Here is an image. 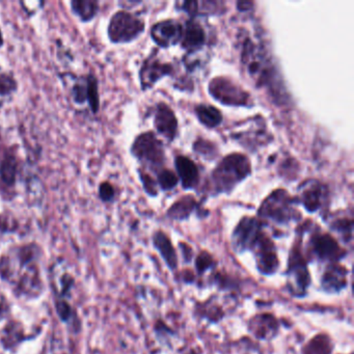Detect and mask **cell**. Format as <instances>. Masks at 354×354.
<instances>
[{
	"instance_id": "39",
	"label": "cell",
	"mask_w": 354,
	"mask_h": 354,
	"mask_svg": "<svg viewBox=\"0 0 354 354\" xmlns=\"http://www.w3.org/2000/svg\"><path fill=\"white\" fill-rule=\"evenodd\" d=\"M179 250L182 254L181 256L184 261L183 263H185V264H189V263H192V261L194 260V257L196 256H194V250H192V248L189 244L181 242V243H179Z\"/></svg>"
},
{
	"instance_id": "21",
	"label": "cell",
	"mask_w": 354,
	"mask_h": 354,
	"mask_svg": "<svg viewBox=\"0 0 354 354\" xmlns=\"http://www.w3.org/2000/svg\"><path fill=\"white\" fill-rule=\"evenodd\" d=\"M18 161L17 155L13 150H8L0 158V183L7 189H14L17 183Z\"/></svg>"
},
{
	"instance_id": "33",
	"label": "cell",
	"mask_w": 354,
	"mask_h": 354,
	"mask_svg": "<svg viewBox=\"0 0 354 354\" xmlns=\"http://www.w3.org/2000/svg\"><path fill=\"white\" fill-rule=\"evenodd\" d=\"M178 182H179V179L177 176L169 169H163L157 176V184L160 186L163 192L174 189L178 185Z\"/></svg>"
},
{
	"instance_id": "38",
	"label": "cell",
	"mask_w": 354,
	"mask_h": 354,
	"mask_svg": "<svg viewBox=\"0 0 354 354\" xmlns=\"http://www.w3.org/2000/svg\"><path fill=\"white\" fill-rule=\"evenodd\" d=\"M155 333H156L157 339L160 342L169 341L175 333L171 330V327L167 326L165 322L162 321H157L154 326Z\"/></svg>"
},
{
	"instance_id": "6",
	"label": "cell",
	"mask_w": 354,
	"mask_h": 354,
	"mask_svg": "<svg viewBox=\"0 0 354 354\" xmlns=\"http://www.w3.org/2000/svg\"><path fill=\"white\" fill-rule=\"evenodd\" d=\"M144 30V20L130 12L122 10L113 14L111 18L107 34L113 44H125L136 40Z\"/></svg>"
},
{
	"instance_id": "1",
	"label": "cell",
	"mask_w": 354,
	"mask_h": 354,
	"mask_svg": "<svg viewBox=\"0 0 354 354\" xmlns=\"http://www.w3.org/2000/svg\"><path fill=\"white\" fill-rule=\"evenodd\" d=\"M242 59L248 74L254 78L257 84L267 86L272 91L275 100L286 98L285 88L279 80L277 68L273 66L270 55L262 47L257 46L252 40L248 39L244 43Z\"/></svg>"
},
{
	"instance_id": "44",
	"label": "cell",
	"mask_w": 354,
	"mask_h": 354,
	"mask_svg": "<svg viewBox=\"0 0 354 354\" xmlns=\"http://www.w3.org/2000/svg\"><path fill=\"white\" fill-rule=\"evenodd\" d=\"M350 354H353V353H350Z\"/></svg>"
},
{
	"instance_id": "10",
	"label": "cell",
	"mask_w": 354,
	"mask_h": 354,
	"mask_svg": "<svg viewBox=\"0 0 354 354\" xmlns=\"http://www.w3.org/2000/svg\"><path fill=\"white\" fill-rule=\"evenodd\" d=\"M250 252L254 254V266L261 275L270 277L277 274L281 267V259L274 241L265 232Z\"/></svg>"
},
{
	"instance_id": "22",
	"label": "cell",
	"mask_w": 354,
	"mask_h": 354,
	"mask_svg": "<svg viewBox=\"0 0 354 354\" xmlns=\"http://www.w3.org/2000/svg\"><path fill=\"white\" fill-rule=\"evenodd\" d=\"M176 169L185 189H192L200 182V171L194 161L185 156H178L175 160Z\"/></svg>"
},
{
	"instance_id": "8",
	"label": "cell",
	"mask_w": 354,
	"mask_h": 354,
	"mask_svg": "<svg viewBox=\"0 0 354 354\" xmlns=\"http://www.w3.org/2000/svg\"><path fill=\"white\" fill-rule=\"evenodd\" d=\"M264 233V223L252 216H244L231 235V248L236 254L252 252L256 242Z\"/></svg>"
},
{
	"instance_id": "32",
	"label": "cell",
	"mask_w": 354,
	"mask_h": 354,
	"mask_svg": "<svg viewBox=\"0 0 354 354\" xmlns=\"http://www.w3.org/2000/svg\"><path fill=\"white\" fill-rule=\"evenodd\" d=\"M18 82L12 74L0 72V97H10L17 92Z\"/></svg>"
},
{
	"instance_id": "30",
	"label": "cell",
	"mask_w": 354,
	"mask_h": 354,
	"mask_svg": "<svg viewBox=\"0 0 354 354\" xmlns=\"http://www.w3.org/2000/svg\"><path fill=\"white\" fill-rule=\"evenodd\" d=\"M330 230L339 235L342 241L350 243L352 241V233H353V221L348 217H339L331 221Z\"/></svg>"
},
{
	"instance_id": "7",
	"label": "cell",
	"mask_w": 354,
	"mask_h": 354,
	"mask_svg": "<svg viewBox=\"0 0 354 354\" xmlns=\"http://www.w3.org/2000/svg\"><path fill=\"white\" fill-rule=\"evenodd\" d=\"M131 154L142 165L158 171L165 161V148L162 142L153 132L140 134L132 144Z\"/></svg>"
},
{
	"instance_id": "27",
	"label": "cell",
	"mask_w": 354,
	"mask_h": 354,
	"mask_svg": "<svg viewBox=\"0 0 354 354\" xmlns=\"http://www.w3.org/2000/svg\"><path fill=\"white\" fill-rule=\"evenodd\" d=\"M70 6L72 13L84 24L92 21L99 12V3L95 0H73Z\"/></svg>"
},
{
	"instance_id": "43",
	"label": "cell",
	"mask_w": 354,
	"mask_h": 354,
	"mask_svg": "<svg viewBox=\"0 0 354 354\" xmlns=\"http://www.w3.org/2000/svg\"><path fill=\"white\" fill-rule=\"evenodd\" d=\"M3 43H5V39H3V30L0 28V48L3 46Z\"/></svg>"
},
{
	"instance_id": "4",
	"label": "cell",
	"mask_w": 354,
	"mask_h": 354,
	"mask_svg": "<svg viewBox=\"0 0 354 354\" xmlns=\"http://www.w3.org/2000/svg\"><path fill=\"white\" fill-rule=\"evenodd\" d=\"M295 201L286 190H274L268 198H265L258 211L261 221H270L277 225H288L301 217L294 208Z\"/></svg>"
},
{
	"instance_id": "13",
	"label": "cell",
	"mask_w": 354,
	"mask_h": 354,
	"mask_svg": "<svg viewBox=\"0 0 354 354\" xmlns=\"http://www.w3.org/2000/svg\"><path fill=\"white\" fill-rule=\"evenodd\" d=\"M248 333L259 341L270 342L279 335V320L271 313H259L246 323Z\"/></svg>"
},
{
	"instance_id": "18",
	"label": "cell",
	"mask_w": 354,
	"mask_h": 354,
	"mask_svg": "<svg viewBox=\"0 0 354 354\" xmlns=\"http://www.w3.org/2000/svg\"><path fill=\"white\" fill-rule=\"evenodd\" d=\"M300 203L308 213L320 210L325 198V187L316 180H310L302 184L299 188Z\"/></svg>"
},
{
	"instance_id": "17",
	"label": "cell",
	"mask_w": 354,
	"mask_h": 354,
	"mask_svg": "<svg viewBox=\"0 0 354 354\" xmlns=\"http://www.w3.org/2000/svg\"><path fill=\"white\" fill-rule=\"evenodd\" d=\"M154 124L159 134L165 136L169 142L175 140L178 132V120L169 105L165 103L157 104Z\"/></svg>"
},
{
	"instance_id": "37",
	"label": "cell",
	"mask_w": 354,
	"mask_h": 354,
	"mask_svg": "<svg viewBox=\"0 0 354 354\" xmlns=\"http://www.w3.org/2000/svg\"><path fill=\"white\" fill-rule=\"evenodd\" d=\"M98 194L99 198H100V200L102 201V202H113L115 198V187L111 185V182H102V183L99 185Z\"/></svg>"
},
{
	"instance_id": "28",
	"label": "cell",
	"mask_w": 354,
	"mask_h": 354,
	"mask_svg": "<svg viewBox=\"0 0 354 354\" xmlns=\"http://www.w3.org/2000/svg\"><path fill=\"white\" fill-rule=\"evenodd\" d=\"M198 121L208 128H215L223 122V115L216 107L200 104L196 107Z\"/></svg>"
},
{
	"instance_id": "3",
	"label": "cell",
	"mask_w": 354,
	"mask_h": 354,
	"mask_svg": "<svg viewBox=\"0 0 354 354\" xmlns=\"http://www.w3.org/2000/svg\"><path fill=\"white\" fill-rule=\"evenodd\" d=\"M301 245L300 240H295L290 250L286 269V287L288 293L298 299L308 295L312 285V275Z\"/></svg>"
},
{
	"instance_id": "23",
	"label": "cell",
	"mask_w": 354,
	"mask_h": 354,
	"mask_svg": "<svg viewBox=\"0 0 354 354\" xmlns=\"http://www.w3.org/2000/svg\"><path fill=\"white\" fill-rule=\"evenodd\" d=\"M28 339L26 337V330L21 322L17 320H9L1 330L0 343L5 348V350L11 351L15 349L20 344Z\"/></svg>"
},
{
	"instance_id": "20",
	"label": "cell",
	"mask_w": 354,
	"mask_h": 354,
	"mask_svg": "<svg viewBox=\"0 0 354 354\" xmlns=\"http://www.w3.org/2000/svg\"><path fill=\"white\" fill-rule=\"evenodd\" d=\"M194 313L196 318L207 321L210 324H217L227 316L223 306L215 296H211L205 301L196 302Z\"/></svg>"
},
{
	"instance_id": "2",
	"label": "cell",
	"mask_w": 354,
	"mask_h": 354,
	"mask_svg": "<svg viewBox=\"0 0 354 354\" xmlns=\"http://www.w3.org/2000/svg\"><path fill=\"white\" fill-rule=\"evenodd\" d=\"M252 173V165L245 155L240 153L225 156L211 174L215 194H229Z\"/></svg>"
},
{
	"instance_id": "12",
	"label": "cell",
	"mask_w": 354,
	"mask_h": 354,
	"mask_svg": "<svg viewBox=\"0 0 354 354\" xmlns=\"http://www.w3.org/2000/svg\"><path fill=\"white\" fill-rule=\"evenodd\" d=\"M350 271L341 263L325 265L320 277V288L324 293L337 295L349 285Z\"/></svg>"
},
{
	"instance_id": "29",
	"label": "cell",
	"mask_w": 354,
	"mask_h": 354,
	"mask_svg": "<svg viewBox=\"0 0 354 354\" xmlns=\"http://www.w3.org/2000/svg\"><path fill=\"white\" fill-rule=\"evenodd\" d=\"M194 273L196 277H202L203 275L206 274L209 271L216 270L217 261L215 260L214 257L207 252V250H202L194 257Z\"/></svg>"
},
{
	"instance_id": "42",
	"label": "cell",
	"mask_w": 354,
	"mask_h": 354,
	"mask_svg": "<svg viewBox=\"0 0 354 354\" xmlns=\"http://www.w3.org/2000/svg\"><path fill=\"white\" fill-rule=\"evenodd\" d=\"M252 5H254V3H250V1H239V3H237V8L240 11L245 12L250 10L248 7H252Z\"/></svg>"
},
{
	"instance_id": "26",
	"label": "cell",
	"mask_w": 354,
	"mask_h": 354,
	"mask_svg": "<svg viewBox=\"0 0 354 354\" xmlns=\"http://www.w3.org/2000/svg\"><path fill=\"white\" fill-rule=\"evenodd\" d=\"M196 207H198V203L194 200V196H185L171 205V208L167 210V216L174 221H185L189 218Z\"/></svg>"
},
{
	"instance_id": "24",
	"label": "cell",
	"mask_w": 354,
	"mask_h": 354,
	"mask_svg": "<svg viewBox=\"0 0 354 354\" xmlns=\"http://www.w3.org/2000/svg\"><path fill=\"white\" fill-rule=\"evenodd\" d=\"M181 41L182 47L186 50L190 51V53L198 50L204 46L205 41H206L204 28L198 22L190 20L183 30V37H182Z\"/></svg>"
},
{
	"instance_id": "31",
	"label": "cell",
	"mask_w": 354,
	"mask_h": 354,
	"mask_svg": "<svg viewBox=\"0 0 354 354\" xmlns=\"http://www.w3.org/2000/svg\"><path fill=\"white\" fill-rule=\"evenodd\" d=\"M55 310H57L59 320L62 322L66 323V324H70V323L73 322L74 326L76 327V321L80 322V320H76L75 310L72 308L71 304L66 300V298L59 297L55 300Z\"/></svg>"
},
{
	"instance_id": "5",
	"label": "cell",
	"mask_w": 354,
	"mask_h": 354,
	"mask_svg": "<svg viewBox=\"0 0 354 354\" xmlns=\"http://www.w3.org/2000/svg\"><path fill=\"white\" fill-rule=\"evenodd\" d=\"M306 260L310 263H341L347 257V250L337 241L335 236L324 232H315L310 236L306 248Z\"/></svg>"
},
{
	"instance_id": "14",
	"label": "cell",
	"mask_w": 354,
	"mask_h": 354,
	"mask_svg": "<svg viewBox=\"0 0 354 354\" xmlns=\"http://www.w3.org/2000/svg\"><path fill=\"white\" fill-rule=\"evenodd\" d=\"M183 26L176 20L167 19L158 22L151 30V37L160 47L174 46L182 40Z\"/></svg>"
},
{
	"instance_id": "15",
	"label": "cell",
	"mask_w": 354,
	"mask_h": 354,
	"mask_svg": "<svg viewBox=\"0 0 354 354\" xmlns=\"http://www.w3.org/2000/svg\"><path fill=\"white\" fill-rule=\"evenodd\" d=\"M15 293L17 296L35 298L40 296L44 289L38 265L30 267L19 274L15 281Z\"/></svg>"
},
{
	"instance_id": "9",
	"label": "cell",
	"mask_w": 354,
	"mask_h": 354,
	"mask_svg": "<svg viewBox=\"0 0 354 354\" xmlns=\"http://www.w3.org/2000/svg\"><path fill=\"white\" fill-rule=\"evenodd\" d=\"M211 96L227 106H252L250 94L227 77H215L209 84Z\"/></svg>"
},
{
	"instance_id": "16",
	"label": "cell",
	"mask_w": 354,
	"mask_h": 354,
	"mask_svg": "<svg viewBox=\"0 0 354 354\" xmlns=\"http://www.w3.org/2000/svg\"><path fill=\"white\" fill-rule=\"evenodd\" d=\"M173 71V66L159 61L157 57H149L142 64L140 70V80L144 91L152 88L157 82L169 75Z\"/></svg>"
},
{
	"instance_id": "41",
	"label": "cell",
	"mask_w": 354,
	"mask_h": 354,
	"mask_svg": "<svg viewBox=\"0 0 354 354\" xmlns=\"http://www.w3.org/2000/svg\"><path fill=\"white\" fill-rule=\"evenodd\" d=\"M196 273L190 271V269H185L182 273L181 279L186 285H192L196 281Z\"/></svg>"
},
{
	"instance_id": "19",
	"label": "cell",
	"mask_w": 354,
	"mask_h": 354,
	"mask_svg": "<svg viewBox=\"0 0 354 354\" xmlns=\"http://www.w3.org/2000/svg\"><path fill=\"white\" fill-rule=\"evenodd\" d=\"M152 242L167 268L171 271L177 270L179 267V256L171 238L165 232L156 231L153 234Z\"/></svg>"
},
{
	"instance_id": "11",
	"label": "cell",
	"mask_w": 354,
	"mask_h": 354,
	"mask_svg": "<svg viewBox=\"0 0 354 354\" xmlns=\"http://www.w3.org/2000/svg\"><path fill=\"white\" fill-rule=\"evenodd\" d=\"M71 96L76 104L88 103L92 113L96 115L100 109L98 78L90 73L76 80L72 86Z\"/></svg>"
},
{
	"instance_id": "40",
	"label": "cell",
	"mask_w": 354,
	"mask_h": 354,
	"mask_svg": "<svg viewBox=\"0 0 354 354\" xmlns=\"http://www.w3.org/2000/svg\"><path fill=\"white\" fill-rule=\"evenodd\" d=\"M10 313H11L10 302L3 296V294H0V321L9 318Z\"/></svg>"
},
{
	"instance_id": "34",
	"label": "cell",
	"mask_w": 354,
	"mask_h": 354,
	"mask_svg": "<svg viewBox=\"0 0 354 354\" xmlns=\"http://www.w3.org/2000/svg\"><path fill=\"white\" fill-rule=\"evenodd\" d=\"M194 152L207 159H213L217 154L216 148L208 140H198L194 144Z\"/></svg>"
},
{
	"instance_id": "36",
	"label": "cell",
	"mask_w": 354,
	"mask_h": 354,
	"mask_svg": "<svg viewBox=\"0 0 354 354\" xmlns=\"http://www.w3.org/2000/svg\"><path fill=\"white\" fill-rule=\"evenodd\" d=\"M138 174H140V181H142L147 194L150 196H156L158 192H157V183L154 178L151 177L149 174L145 173L142 169L138 171Z\"/></svg>"
},
{
	"instance_id": "35",
	"label": "cell",
	"mask_w": 354,
	"mask_h": 354,
	"mask_svg": "<svg viewBox=\"0 0 354 354\" xmlns=\"http://www.w3.org/2000/svg\"><path fill=\"white\" fill-rule=\"evenodd\" d=\"M17 219L11 213L0 214V232L1 233H14L18 229Z\"/></svg>"
},
{
	"instance_id": "25",
	"label": "cell",
	"mask_w": 354,
	"mask_h": 354,
	"mask_svg": "<svg viewBox=\"0 0 354 354\" xmlns=\"http://www.w3.org/2000/svg\"><path fill=\"white\" fill-rule=\"evenodd\" d=\"M335 343L330 335L325 333H317L301 347V354H333Z\"/></svg>"
}]
</instances>
